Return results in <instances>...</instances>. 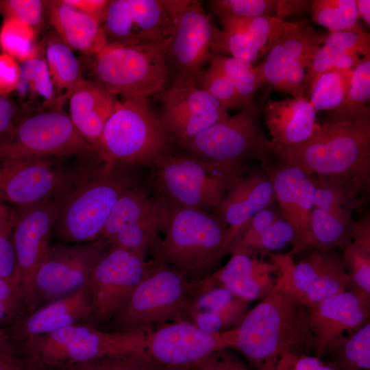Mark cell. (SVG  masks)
<instances>
[{
    "mask_svg": "<svg viewBox=\"0 0 370 370\" xmlns=\"http://www.w3.org/2000/svg\"><path fill=\"white\" fill-rule=\"evenodd\" d=\"M290 256L276 254L279 265L277 284L247 312L238 326L234 349L256 370H284L296 354L314 352L309 308L291 292L286 264Z\"/></svg>",
    "mask_w": 370,
    "mask_h": 370,
    "instance_id": "6da1fadb",
    "label": "cell"
},
{
    "mask_svg": "<svg viewBox=\"0 0 370 370\" xmlns=\"http://www.w3.org/2000/svg\"><path fill=\"white\" fill-rule=\"evenodd\" d=\"M273 156L308 175L337 180L358 198L369 187L370 116L317 125L307 140L273 147Z\"/></svg>",
    "mask_w": 370,
    "mask_h": 370,
    "instance_id": "7a4b0ae2",
    "label": "cell"
},
{
    "mask_svg": "<svg viewBox=\"0 0 370 370\" xmlns=\"http://www.w3.org/2000/svg\"><path fill=\"white\" fill-rule=\"evenodd\" d=\"M160 233L152 260L164 262L189 279L201 280L230 245L224 225L215 215L178 206L160 193L154 197Z\"/></svg>",
    "mask_w": 370,
    "mask_h": 370,
    "instance_id": "3957f363",
    "label": "cell"
},
{
    "mask_svg": "<svg viewBox=\"0 0 370 370\" xmlns=\"http://www.w3.org/2000/svg\"><path fill=\"white\" fill-rule=\"evenodd\" d=\"M129 168L103 161L74 175L67 174L55 196L57 236L74 244L95 241L121 195L138 185Z\"/></svg>",
    "mask_w": 370,
    "mask_h": 370,
    "instance_id": "277c9868",
    "label": "cell"
},
{
    "mask_svg": "<svg viewBox=\"0 0 370 370\" xmlns=\"http://www.w3.org/2000/svg\"><path fill=\"white\" fill-rule=\"evenodd\" d=\"M151 260L146 276L108 321L112 331L147 333L156 326L184 321L196 299L217 284L212 274L193 280L164 262Z\"/></svg>",
    "mask_w": 370,
    "mask_h": 370,
    "instance_id": "5b68a950",
    "label": "cell"
},
{
    "mask_svg": "<svg viewBox=\"0 0 370 370\" xmlns=\"http://www.w3.org/2000/svg\"><path fill=\"white\" fill-rule=\"evenodd\" d=\"M145 332L105 331L79 322L20 344L24 370H63L75 364L112 355L144 352Z\"/></svg>",
    "mask_w": 370,
    "mask_h": 370,
    "instance_id": "8992f818",
    "label": "cell"
},
{
    "mask_svg": "<svg viewBox=\"0 0 370 370\" xmlns=\"http://www.w3.org/2000/svg\"><path fill=\"white\" fill-rule=\"evenodd\" d=\"M171 148V134L140 97L117 101L94 149L106 162L132 167L156 166Z\"/></svg>",
    "mask_w": 370,
    "mask_h": 370,
    "instance_id": "52a82bcc",
    "label": "cell"
},
{
    "mask_svg": "<svg viewBox=\"0 0 370 370\" xmlns=\"http://www.w3.org/2000/svg\"><path fill=\"white\" fill-rule=\"evenodd\" d=\"M260 106L253 102L180 145L188 155L238 180L248 160L264 162L273 156L272 143L260 128Z\"/></svg>",
    "mask_w": 370,
    "mask_h": 370,
    "instance_id": "ba28073f",
    "label": "cell"
},
{
    "mask_svg": "<svg viewBox=\"0 0 370 370\" xmlns=\"http://www.w3.org/2000/svg\"><path fill=\"white\" fill-rule=\"evenodd\" d=\"M169 38L138 44H108L95 56L96 81L123 99L146 98L162 91L169 70Z\"/></svg>",
    "mask_w": 370,
    "mask_h": 370,
    "instance_id": "9c48e42d",
    "label": "cell"
},
{
    "mask_svg": "<svg viewBox=\"0 0 370 370\" xmlns=\"http://www.w3.org/2000/svg\"><path fill=\"white\" fill-rule=\"evenodd\" d=\"M95 154L60 107L26 114L0 140V162Z\"/></svg>",
    "mask_w": 370,
    "mask_h": 370,
    "instance_id": "30bf717a",
    "label": "cell"
},
{
    "mask_svg": "<svg viewBox=\"0 0 370 370\" xmlns=\"http://www.w3.org/2000/svg\"><path fill=\"white\" fill-rule=\"evenodd\" d=\"M328 34L306 21H284L259 64L264 85L292 97H306L307 68Z\"/></svg>",
    "mask_w": 370,
    "mask_h": 370,
    "instance_id": "8fae6325",
    "label": "cell"
},
{
    "mask_svg": "<svg viewBox=\"0 0 370 370\" xmlns=\"http://www.w3.org/2000/svg\"><path fill=\"white\" fill-rule=\"evenodd\" d=\"M171 8L169 68L176 71L175 80L197 84L201 66L218 50L221 30L198 1L172 0Z\"/></svg>",
    "mask_w": 370,
    "mask_h": 370,
    "instance_id": "7c38bea8",
    "label": "cell"
},
{
    "mask_svg": "<svg viewBox=\"0 0 370 370\" xmlns=\"http://www.w3.org/2000/svg\"><path fill=\"white\" fill-rule=\"evenodd\" d=\"M156 167L161 195L178 206L202 211L215 210L238 180L189 155L169 156Z\"/></svg>",
    "mask_w": 370,
    "mask_h": 370,
    "instance_id": "4fadbf2b",
    "label": "cell"
},
{
    "mask_svg": "<svg viewBox=\"0 0 370 370\" xmlns=\"http://www.w3.org/2000/svg\"><path fill=\"white\" fill-rule=\"evenodd\" d=\"M110 245L95 240L50 247L34 279L32 310L88 284L96 262Z\"/></svg>",
    "mask_w": 370,
    "mask_h": 370,
    "instance_id": "5bb4252c",
    "label": "cell"
},
{
    "mask_svg": "<svg viewBox=\"0 0 370 370\" xmlns=\"http://www.w3.org/2000/svg\"><path fill=\"white\" fill-rule=\"evenodd\" d=\"M57 212L56 197L27 207L15 208L11 232L16 259L14 279L24 297L25 313L33 308L34 279L49 250Z\"/></svg>",
    "mask_w": 370,
    "mask_h": 370,
    "instance_id": "9a60e30c",
    "label": "cell"
},
{
    "mask_svg": "<svg viewBox=\"0 0 370 370\" xmlns=\"http://www.w3.org/2000/svg\"><path fill=\"white\" fill-rule=\"evenodd\" d=\"M152 260L110 245L96 262L89 282L93 321H108L124 306L147 274Z\"/></svg>",
    "mask_w": 370,
    "mask_h": 370,
    "instance_id": "2e32d148",
    "label": "cell"
},
{
    "mask_svg": "<svg viewBox=\"0 0 370 370\" xmlns=\"http://www.w3.org/2000/svg\"><path fill=\"white\" fill-rule=\"evenodd\" d=\"M238 329L216 333L206 332L184 321L155 327L147 333L146 352L172 370H188L207 356L234 348Z\"/></svg>",
    "mask_w": 370,
    "mask_h": 370,
    "instance_id": "e0dca14e",
    "label": "cell"
},
{
    "mask_svg": "<svg viewBox=\"0 0 370 370\" xmlns=\"http://www.w3.org/2000/svg\"><path fill=\"white\" fill-rule=\"evenodd\" d=\"M172 0L109 1L101 25L108 44H138L170 37Z\"/></svg>",
    "mask_w": 370,
    "mask_h": 370,
    "instance_id": "ac0fdd59",
    "label": "cell"
},
{
    "mask_svg": "<svg viewBox=\"0 0 370 370\" xmlns=\"http://www.w3.org/2000/svg\"><path fill=\"white\" fill-rule=\"evenodd\" d=\"M53 158L0 162V199L15 208L53 197L66 180Z\"/></svg>",
    "mask_w": 370,
    "mask_h": 370,
    "instance_id": "d6986e66",
    "label": "cell"
},
{
    "mask_svg": "<svg viewBox=\"0 0 370 370\" xmlns=\"http://www.w3.org/2000/svg\"><path fill=\"white\" fill-rule=\"evenodd\" d=\"M265 171L271 181L282 217L293 227L295 240L292 256L310 248V217L314 207L315 187L313 177L297 167L280 162Z\"/></svg>",
    "mask_w": 370,
    "mask_h": 370,
    "instance_id": "ffe728a7",
    "label": "cell"
},
{
    "mask_svg": "<svg viewBox=\"0 0 370 370\" xmlns=\"http://www.w3.org/2000/svg\"><path fill=\"white\" fill-rule=\"evenodd\" d=\"M286 274L291 292L308 308L349 289V278L342 254L335 249L312 250L296 263L290 256Z\"/></svg>",
    "mask_w": 370,
    "mask_h": 370,
    "instance_id": "44dd1931",
    "label": "cell"
},
{
    "mask_svg": "<svg viewBox=\"0 0 370 370\" xmlns=\"http://www.w3.org/2000/svg\"><path fill=\"white\" fill-rule=\"evenodd\" d=\"M370 297L347 289L309 308L314 356L321 358L339 337L351 334L369 321Z\"/></svg>",
    "mask_w": 370,
    "mask_h": 370,
    "instance_id": "7402d4cb",
    "label": "cell"
},
{
    "mask_svg": "<svg viewBox=\"0 0 370 370\" xmlns=\"http://www.w3.org/2000/svg\"><path fill=\"white\" fill-rule=\"evenodd\" d=\"M92 312L88 284L69 295L24 313L12 323L10 337L18 345L79 322L90 321Z\"/></svg>",
    "mask_w": 370,
    "mask_h": 370,
    "instance_id": "603a6c76",
    "label": "cell"
},
{
    "mask_svg": "<svg viewBox=\"0 0 370 370\" xmlns=\"http://www.w3.org/2000/svg\"><path fill=\"white\" fill-rule=\"evenodd\" d=\"M276 197L266 171L250 173L236 180L215 209L231 243L245 225L260 210L273 206Z\"/></svg>",
    "mask_w": 370,
    "mask_h": 370,
    "instance_id": "cb8c5ba5",
    "label": "cell"
},
{
    "mask_svg": "<svg viewBox=\"0 0 370 370\" xmlns=\"http://www.w3.org/2000/svg\"><path fill=\"white\" fill-rule=\"evenodd\" d=\"M229 261L212 274L217 284L249 301L263 298L276 286L279 266L274 253L270 261L258 254L231 250Z\"/></svg>",
    "mask_w": 370,
    "mask_h": 370,
    "instance_id": "d4e9b609",
    "label": "cell"
},
{
    "mask_svg": "<svg viewBox=\"0 0 370 370\" xmlns=\"http://www.w3.org/2000/svg\"><path fill=\"white\" fill-rule=\"evenodd\" d=\"M264 115L273 147H292L305 141L317 125L316 110L306 97L269 99Z\"/></svg>",
    "mask_w": 370,
    "mask_h": 370,
    "instance_id": "484cf974",
    "label": "cell"
},
{
    "mask_svg": "<svg viewBox=\"0 0 370 370\" xmlns=\"http://www.w3.org/2000/svg\"><path fill=\"white\" fill-rule=\"evenodd\" d=\"M284 21L271 16L234 17L221 21V54L253 64L263 53Z\"/></svg>",
    "mask_w": 370,
    "mask_h": 370,
    "instance_id": "4316f807",
    "label": "cell"
},
{
    "mask_svg": "<svg viewBox=\"0 0 370 370\" xmlns=\"http://www.w3.org/2000/svg\"><path fill=\"white\" fill-rule=\"evenodd\" d=\"M69 99L73 124L94 148L115 108L116 96L97 81L84 79Z\"/></svg>",
    "mask_w": 370,
    "mask_h": 370,
    "instance_id": "83f0119b",
    "label": "cell"
},
{
    "mask_svg": "<svg viewBox=\"0 0 370 370\" xmlns=\"http://www.w3.org/2000/svg\"><path fill=\"white\" fill-rule=\"evenodd\" d=\"M217 284L196 299L189 308L184 321L210 333L226 331L238 326L247 312L251 301Z\"/></svg>",
    "mask_w": 370,
    "mask_h": 370,
    "instance_id": "f1b7e54d",
    "label": "cell"
},
{
    "mask_svg": "<svg viewBox=\"0 0 370 370\" xmlns=\"http://www.w3.org/2000/svg\"><path fill=\"white\" fill-rule=\"evenodd\" d=\"M49 21L58 36L72 49L96 56L107 45L101 22L64 0L45 1Z\"/></svg>",
    "mask_w": 370,
    "mask_h": 370,
    "instance_id": "f546056e",
    "label": "cell"
},
{
    "mask_svg": "<svg viewBox=\"0 0 370 370\" xmlns=\"http://www.w3.org/2000/svg\"><path fill=\"white\" fill-rule=\"evenodd\" d=\"M354 225L352 208L347 206H314L310 217V248L343 249L352 241Z\"/></svg>",
    "mask_w": 370,
    "mask_h": 370,
    "instance_id": "4dcf8cb0",
    "label": "cell"
},
{
    "mask_svg": "<svg viewBox=\"0 0 370 370\" xmlns=\"http://www.w3.org/2000/svg\"><path fill=\"white\" fill-rule=\"evenodd\" d=\"M19 67V78L15 91L27 114L60 107L46 59L40 53L21 62Z\"/></svg>",
    "mask_w": 370,
    "mask_h": 370,
    "instance_id": "1f68e13d",
    "label": "cell"
},
{
    "mask_svg": "<svg viewBox=\"0 0 370 370\" xmlns=\"http://www.w3.org/2000/svg\"><path fill=\"white\" fill-rule=\"evenodd\" d=\"M45 53L58 105L62 107L84 79L79 63L72 49L58 34L49 38Z\"/></svg>",
    "mask_w": 370,
    "mask_h": 370,
    "instance_id": "d6a6232c",
    "label": "cell"
},
{
    "mask_svg": "<svg viewBox=\"0 0 370 370\" xmlns=\"http://www.w3.org/2000/svg\"><path fill=\"white\" fill-rule=\"evenodd\" d=\"M307 1L287 0H211L208 3L221 21L234 17L271 16L284 19L295 12L308 10Z\"/></svg>",
    "mask_w": 370,
    "mask_h": 370,
    "instance_id": "836d02e7",
    "label": "cell"
},
{
    "mask_svg": "<svg viewBox=\"0 0 370 370\" xmlns=\"http://www.w3.org/2000/svg\"><path fill=\"white\" fill-rule=\"evenodd\" d=\"M155 212V198L149 197L147 190L138 184L121 195L95 240L109 243L124 225L149 218Z\"/></svg>",
    "mask_w": 370,
    "mask_h": 370,
    "instance_id": "e575fe53",
    "label": "cell"
},
{
    "mask_svg": "<svg viewBox=\"0 0 370 370\" xmlns=\"http://www.w3.org/2000/svg\"><path fill=\"white\" fill-rule=\"evenodd\" d=\"M162 119L227 110L193 82L175 80L165 93Z\"/></svg>",
    "mask_w": 370,
    "mask_h": 370,
    "instance_id": "d590c367",
    "label": "cell"
},
{
    "mask_svg": "<svg viewBox=\"0 0 370 370\" xmlns=\"http://www.w3.org/2000/svg\"><path fill=\"white\" fill-rule=\"evenodd\" d=\"M370 58H365L353 69L351 86L345 100L331 111L325 123L353 121L369 116Z\"/></svg>",
    "mask_w": 370,
    "mask_h": 370,
    "instance_id": "8d00e7d4",
    "label": "cell"
},
{
    "mask_svg": "<svg viewBox=\"0 0 370 370\" xmlns=\"http://www.w3.org/2000/svg\"><path fill=\"white\" fill-rule=\"evenodd\" d=\"M352 69H329L311 84L306 97L317 110H333L346 98L351 86Z\"/></svg>",
    "mask_w": 370,
    "mask_h": 370,
    "instance_id": "74e56055",
    "label": "cell"
},
{
    "mask_svg": "<svg viewBox=\"0 0 370 370\" xmlns=\"http://www.w3.org/2000/svg\"><path fill=\"white\" fill-rule=\"evenodd\" d=\"M331 362L340 370L370 369V323L357 331L345 334L334 341L328 350Z\"/></svg>",
    "mask_w": 370,
    "mask_h": 370,
    "instance_id": "f35d334b",
    "label": "cell"
},
{
    "mask_svg": "<svg viewBox=\"0 0 370 370\" xmlns=\"http://www.w3.org/2000/svg\"><path fill=\"white\" fill-rule=\"evenodd\" d=\"M210 64L221 70L234 86L244 107L253 103L255 92L264 85V79L259 65L220 53H212Z\"/></svg>",
    "mask_w": 370,
    "mask_h": 370,
    "instance_id": "ab89813d",
    "label": "cell"
},
{
    "mask_svg": "<svg viewBox=\"0 0 370 370\" xmlns=\"http://www.w3.org/2000/svg\"><path fill=\"white\" fill-rule=\"evenodd\" d=\"M310 5L311 21L330 33L363 30L356 0H314Z\"/></svg>",
    "mask_w": 370,
    "mask_h": 370,
    "instance_id": "60d3db41",
    "label": "cell"
},
{
    "mask_svg": "<svg viewBox=\"0 0 370 370\" xmlns=\"http://www.w3.org/2000/svg\"><path fill=\"white\" fill-rule=\"evenodd\" d=\"M0 47L3 53L21 62L37 56L36 30L14 18H5L0 29Z\"/></svg>",
    "mask_w": 370,
    "mask_h": 370,
    "instance_id": "b9f144b4",
    "label": "cell"
},
{
    "mask_svg": "<svg viewBox=\"0 0 370 370\" xmlns=\"http://www.w3.org/2000/svg\"><path fill=\"white\" fill-rule=\"evenodd\" d=\"M159 226L156 212L149 218L122 227L109 241L110 245L128 249L143 260L159 238Z\"/></svg>",
    "mask_w": 370,
    "mask_h": 370,
    "instance_id": "7bdbcfd3",
    "label": "cell"
},
{
    "mask_svg": "<svg viewBox=\"0 0 370 370\" xmlns=\"http://www.w3.org/2000/svg\"><path fill=\"white\" fill-rule=\"evenodd\" d=\"M63 370H172L146 352L103 356L71 365Z\"/></svg>",
    "mask_w": 370,
    "mask_h": 370,
    "instance_id": "ee69618b",
    "label": "cell"
},
{
    "mask_svg": "<svg viewBox=\"0 0 370 370\" xmlns=\"http://www.w3.org/2000/svg\"><path fill=\"white\" fill-rule=\"evenodd\" d=\"M342 250L349 289L370 297V245L352 241Z\"/></svg>",
    "mask_w": 370,
    "mask_h": 370,
    "instance_id": "f6af8a7d",
    "label": "cell"
},
{
    "mask_svg": "<svg viewBox=\"0 0 370 370\" xmlns=\"http://www.w3.org/2000/svg\"><path fill=\"white\" fill-rule=\"evenodd\" d=\"M229 116L227 110H223L162 119L161 121L180 144Z\"/></svg>",
    "mask_w": 370,
    "mask_h": 370,
    "instance_id": "bcb514c9",
    "label": "cell"
},
{
    "mask_svg": "<svg viewBox=\"0 0 370 370\" xmlns=\"http://www.w3.org/2000/svg\"><path fill=\"white\" fill-rule=\"evenodd\" d=\"M295 234L292 226L282 217L276 220L269 227L247 244L230 250H242L260 255L282 249L286 245L294 243Z\"/></svg>",
    "mask_w": 370,
    "mask_h": 370,
    "instance_id": "7dc6e473",
    "label": "cell"
},
{
    "mask_svg": "<svg viewBox=\"0 0 370 370\" xmlns=\"http://www.w3.org/2000/svg\"><path fill=\"white\" fill-rule=\"evenodd\" d=\"M197 85L213 96L227 110L244 108L232 82L221 70L211 64L207 70L200 73Z\"/></svg>",
    "mask_w": 370,
    "mask_h": 370,
    "instance_id": "c3c4849f",
    "label": "cell"
},
{
    "mask_svg": "<svg viewBox=\"0 0 370 370\" xmlns=\"http://www.w3.org/2000/svg\"><path fill=\"white\" fill-rule=\"evenodd\" d=\"M363 60L336 51L323 44L317 50L306 70V95L314 79L323 71L331 68L353 70Z\"/></svg>",
    "mask_w": 370,
    "mask_h": 370,
    "instance_id": "681fc988",
    "label": "cell"
},
{
    "mask_svg": "<svg viewBox=\"0 0 370 370\" xmlns=\"http://www.w3.org/2000/svg\"><path fill=\"white\" fill-rule=\"evenodd\" d=\"M323 45L361 59L370 58V36L364 30L329 33Z\"/></svg>",
    "mask_w": 370,
    "mask_h": 370,
    "instance_id": "f907efd6",
    "label": "cell"
},
{
    "mask_svg": "<svg viewBox=\"0 0 370 370\" xmlns=\"http://www.w3.org/2000/svg\"><path fill=\"white\" fill-rule=\"evenodd\" d=\"M45 1L5 0L0 1V12L5 18H14L30 25L36 30L44 19Z\"/></svg>",
    "mask_w": 370,
    "mask_h": 370,
    "instance_id": "816d5d0a",
    "label": "cell"
},
{
    "mask_svg": "<svg viewBox=\"0 0 370 370\" xmlns=\"http://www.w3.org/2000/svg\"><path fill=\"white\" fill-rule=\"evenodd\" d=\"M0 303L6 310L8 323H14L25 313L24 297L14 279L0 278Z\"/></svg>",
    "mask_w": 370,
    "mask_h": 370,
    "instance_id": "f5cc1de1",
    "label": "cell"
},
{
    "mask_svg": "<svg viewBox=\"0 0 370 370\" xmlns=\"http://www.w3.org/2000/svg\"><path fill=\"white\" fill-rule=\"evenodd\" d=\"M230 349H221L207 356L188 370H251Z\"/></svg>",
    "mask_w": 370,
    "mask_h": 370,
    "instance_id": "db71d44e",
    "label": "cell"
},
{
    "mask_svg": "<svg viewBox=\"0 0 370 370\" xmlns=\"http://www.w3.org/2000/svg\"><path fill=\"white\" fill-rule=\"evenodd\" d=\"M19 73L17 61L7 53H0V95L8 96L15 91Z\"/></svg>",
    "mask_w": 370,
    "mask_h": 370,
    "instance_id": "11a10c76",
    "label": "cell"
},
{
    "mask_svg": "<svg viewBox=\"0 0 370 370\" xmlns=\"http://www.w3.org/2000/svg\"><path fill=\"white\" fill-rule=\"evenodd\" d=\"M15 267V253L11 234H0V278L14 279Z\"/></svg>",
    "mask_w": 370,
    "mask_h": 370,
    "instance_id": "9f6ffc18",
    "label": "cell"
},
{
    "mask_svg": "<svg viewBox=\"0 0 370 370\" xmlns=\"http://www.w3.org/2000/svg\"><path fill=\"white\" fill-rule=\"evenodd\" d=\"M21 116L14 102L0 95V140L14 127Z\"/></svg>",
    "mask_w": 370,
    "mask_h": 370,
    "instance_id": "6f0895ef",
    "label": "cell"
},
{
    "mask_svg": "<svg viewBox=\"0 0 370 370\" xmlns=\"http://www.w3.org/2000/svg\"><path fill=\"white\" fill-rule=\"evenodd\" d=\"M68 4L90 15L101 23L109 1L107 0H64Z\"/></svg>",
    "mask_w": 370,
    "mask_h": 370,
    "instance_id": "680465c9",
    "label": "cell"
},
{
    "mask_svg": "<svg viewBox=\"0 0 370 370\" xmlns=\"http://www.w3.org/2000/svg\"><path fill=\"white\" fill-rule=\"evenodd\" d=\"M15 208L0 199V234H11Z\"/></svg>",
    "mask_w": 370,
    "mask_h": 370,
    "instance_id": "91938a15",
    "label": "cell"
},
{
    "mask_svg": "<svg viewBox=\"0 0 370 370\" xmlns=\"http://www.w3.org/2000/svg\"><path fill=\"white\" fill-rule=\"evenodd\" d=\"M352 241L370 245V219L369 216L358 221H355Z\"/></svg>",
    "mask_w": 370,
    "mask_h": 370,
    "instance_id": "94428289",
    "label": "cell"
},
{
    "mask_svg": "<svg viewBox=\"0 0 370 370\" xmlns=\"http://www.w3.org/2000/svg\"><path fill=\"white\" fill-rule=\"evenodd\" d=\"M358 17L361 18L366 25L370 26V1L356 0Z\"/></svg>",
    "mask_w": 370,
    "mask_h": 370,
    "instance_id": "6125c7cd",
    "label": "cell"
},
{
    "mask_svg": "<svg viewBox=\"0 0 370 370\" xmlns=\"http://www.w3.org/2000/svg\"><path fill=\"white\" fill-rule=\"evenodd\" d=\"M15 357L16 356L13 347L0 330V358H10Z\"/></svg>",
    "mask_w": 370,
    "mask_h": 370,
    "instance_id": "be15d7a7",
    "label": "cell"
},
{
    "mask_svg": "<svg viewBox=\"0 0 370 370\" xmlns=\"http://www.w3.org/2000/svg\"><path fill=\"white\" fill-rule=\"evenodd\" d=\"M0 370H24V369L17 357L0 358Z\"/></svg>",
    "mask_w": 370,
    "mask_h": 370,
    "instance_id": "e7e4bbea",
    "label": "cell"
},
{
    "mask_svg": "<svg viewBox=\"0 0 370 370\" xmlns=\"http://www.w3.org/2000/svg\"><path fill=\"white\" fill-rule=\"evenodd\" d=\"M3 322L8 323V317L5 307L0 303V323Z\"/></svg>",
    "mask_w": 370,
    "mask_h": 370,
    "instance_id": "03108f58",
    "label": "cell"
}]
</instances>
